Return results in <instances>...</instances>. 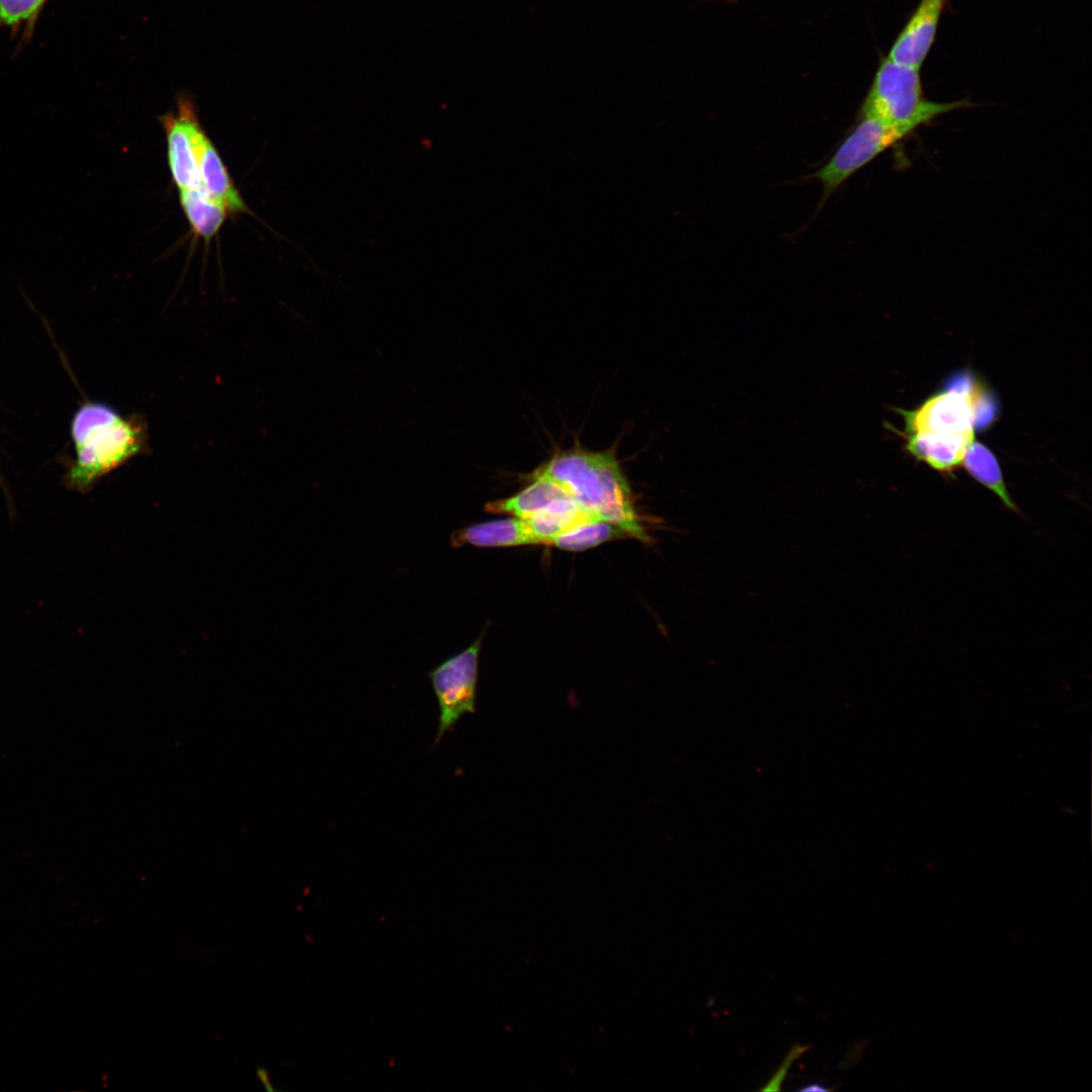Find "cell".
Instances as JSON below:
<instances>
[{
  "label": "cell",
  "mask_w": 1092,
  "mask_h": 1092,
  "mask_svg": "<svg viewBox=\"0 0 1092 1092\" xmlns=\"http://www.w3.org/2000/svg\"><path fill=\"white\" fill-rule=\"evenodd\" d=\"M534 473L554 480L597 519L616 525L629 537L649 541L633 506L629 483L613 453L561 451Z\"/></svg>",
  "instance_id": "obj_1"
},
{
  "label": "cell",
  "mask_w": 1092,
  "mask_h": 1092,
  "mask_svg": "<svg viewBox=\"0 0 1092 1092\" xmlns=\"http://www.w3.org/2000/svg\"><path fill=\"white\" fill-rule=\"evenodd\" d=\"M72 439L76 460L68 484L88 490L98 479L143 453L147 429L138 418H124L110 405L88 402L73 418Z\"/></svg>",
  "instance_id": "obj_2"
},
{
  "label": "cell",
  "mask_w": 1092,
  "mask_h": 1092,
  "mask_svg": "<svg viewBox=\"0 0 1092 1092\" xmlns=\"http://www.w3.org/2000/svg\"><path fill=\"white\" fill-rule=\"evenodd\" d=\"M919 71L883 60L860 113L912 133L939 115L970 106L968 100L940 103L925 99Z\"/></svg>",
  "instance_id": "obj_3"
},
{
  "label": "cell",
  "mask_w": 1092,
  "mask_h": 1092,
  "mask_svg": "<svg viewBox=\"0 0 1092 1092\" xmlns=\"http://www.w3.org/2000/svg\"><path fill=\"white\" fill-rule=\"evenodd\" d=\"M911 133L886 122L860 114L858 123L842 141L827 163L810 175L823 188L821 203L827 200L854 173L890 147Z\"/></svg>",
  "instance_id": "obj_4"
},
{
  "label": "cell",
  "mask_w": 1092,
  "mask_h": 1092,
  "mask_svg": "<svg viewBox=\"0 0 1092 1092\" xmlns=\"http://www.w3.org/2000/svg\"><path fill=\"white\" fill-rule=\"evenodd\" d=\"M482 638L483 632L463 651L442 661L428 673L439 706L436 743L463 715L475 711Z\"/></svg>",
  "instance_id": "obj_5"
},
{
  "label": "cell",
  "mask_w": 1092,
  "mask_h": 1092,
  "mask_svg": "<svg viewBox=\"0 0 1092 1092\" xmlns=\"http://www.w3.org/2000/svg\"><path fill=\"white\" fill-rule=\"evenodd\" d=\"M980 384L968 374L950 380L948 387L912 411H900L905 432L974 435V400Z\"/></svg>",
  "instance_id": "obj_6"
},
{
  "label": "cell",
  "mask_w": 1092,
  "mask_h": 1092,
  "mask_svg": "<svg viewBox=\"0 0 1092 1092\" xmlns=\"http://www.w3.org/2000/svg\"><path fill=\"white\" fill-rule=\"evenodd\" d=\"M177 111L182 115L196 160L201 187L220 201L230 213L248 210L215 147L201 127L192 102L178 100Z\"/></svg>",
  "instance_id": "obj_7"
},
{
  "label": "cell",
  "mask_w": 1092,
  "mask_h": 1092,
  "mask_svg": "<svg viewBox=\"0 0 1092 1092\" xmlns=\"http://www.w3.org/2000/svg\"><path fill=\"white\" fill-rule=\"evenodd\" d=\"M945 0H921L894 41L888 59L920 70L935 38Z\"/></svg>",
  "instance_id": "obj_8"
},
{
  "label": "cell",
  "mask_w": 1092,
  "mask_h": 1092,
  "mask_svg": "<svg viewBox=\"0 0 1092 1092\" xmlns=\"http://www.w3.org/2000/svg\"><path fill=\"white\" fill-rule=\"evenodd\" d=\"M536 544L538 542L524 520L515 517L472 524L456 529L450 535L453 548L464 545L495 548Z\"/></svg>",
  "instance_id": "obj_9"
},
{
  "label": "cell",
  "mask_w": 1092,
  "mask_h": 1092,
  "mask_svg": "<svg viewBox=\"0 0 1092 1092\" xmlns=\"http://www.w3.org/2000/svg\"><path fill=\"white\" fill-rule=\"evenodd\" d=\"M974 435L933 432L906 433V450L917 460L942 473H951L962 465Z\"/></svg>",
  "instance_id": "obj_10"
},
{
  "label": "cell",
  "mask_w": 1092,
  "mask_h": 1092,
  "mask_svg": "<svg viewBox=\"0 0 1092 1092\" xmlns=\"http://www.w3.org/2000/svg\"><path fill=\"white\" fill-rule=\"evenodd\" d=\"M165 129L168 163L172 178L179 190L200 188V178L191 142L182 115L165 114L161 117Z\"/></svg>",
  "instance_id": "obj_11"
},
{
  "label": "cell",
  "mask_w": 1092,
  "mask_h": 1092,
  "mask_svg": "<svg viewBox=\"0 0 1092 1092\" xmlns=\"http://www.w3.org/2000/svg\"><path fill=\"white\" fill-rule=\"evenodd\" d=\"M593 520L600 519L586 512L567 494L524 519V522L538 544L551 545L556 538Z\"/></svg>",
  "instance_id": "obj_12"
},
{
  "label": "cell",
  "mask_w": 1092,
  "mask_h": 1092,
  "mask_svg": "<svg viewBox=\"0 0 1092 1092\" xmlns=\"http://www.w3.org/2000/svg\"><path fill=\"white\" fill-rule=\"evenodd\" d=\"M530 478L532 482L521 491L507 498L488 502L484 511L524 520L568 494L558 483L545 475L533 473Z\"/></svg>",
  "instance_id": "obj_13"
},
{
  "label": "cell",
  "mask_w": 1092,
  "mask_h": 1092,
  "mask_svg": "<svg viewBox=\"0 0 1092 1092\" xmlns=\"http://www.w3.org/2000/svg\"><path fill=\"white\" fill-rule=\"evenodd\" d=\"M180 203L195 236L209 241L220 230L230 211L202 187L180 190Z\"/></svg>",
  "instance_id": "obj_14"
},
{
  "label": "cell",
  "mask_w": 1092,
  "mask_h": 1092,
  "mask_svg": "<svg viewBox=\"0 0 1092 1092\" xmlns=\"http://www.w3.org/2000/svg\"><path fill=\"white\" fill-rule=\"evenodd\" d=\"M962 464L975 480L993 491L1008 510L1019 514L1007 489L999 462L988 447L974 438L968 445Z\"/></svg>",
  "instance_id": "obj_15"
},
{
  "label": "cell",
  "mask_w": 1092,
  "mask_h": 1092,
  "mask_svg": "<svg viewBox=\"0 0 1092 1092\" xmlns=\"http://www.w3.org/2000/svg\"><path fill=\"white\" fill-rule=\"evenodd\" d=\"M626 537L629 535L616 525L593 520L556 538L551 545L560 550L577 552Z\"/></svg>",
  "instance_id": "obj_16"
},
{
  "label": "cell",
  "mask_w": 1092,
  "mask_h": 1092,
  "mask_svg": "<svg viewBox=\"0 0 1092 1092\" xmlns=\"http://www.w3.org/2000/svg\"><path fill=\"white\" fill-rule=\"evenodd\" d=\"M810 1048H811V1045H808V1044H800V1043L793 1044L791 1050L788 1052L786 1058L782 1062L781 1066L779 1067V1069L771 1076V1078L767 1081L765 1086L762 1087L760 1090L761 1091H777V1090H780L781 1085H782L783 1081L785 1080V1078H786L792 1064L799 1057H801L805 1052H807Z\"/></svg>",
  "instance_id": "obj_17"
},
{
  "label": "cell",
  "mask_w": 1092,
  "mask_h": 1092,
  "mask_svg": "<svg viewBox=\"0 0 1092 1092\" xmlns=\"http://www.w3.org/2000/svg\"><path fill=\"white\" fill-rule=\"evenodd\" d=\"M797 1090L801 1091V1092H811V1091L824 1092V1091H830V1090H832V1088L827 1087L825 1084H823L821 1082L814 1081V1082H809V1083L804 1084L803 1086L799 1087Z\"/></svg>",
  "instance_id": "obj_18"
},
{
  "label": "cell",
  "mask_w": 1092,
  "mask_h": 1092,
  "mask_svg": "<svg viewBox=\"0 0 1092 1092\" xmlns=\"http://www.w3.org/2000/svg\"><path fill=\"white\" fill-rule=\"evenodd\" d=\"M257 1077L267 1091H274V1087L271 1085L268 1072L263 1067L257 1068Z\"/></svg>",
  "instance_id": "obj_19"
},
{
  "label": "cell",
  "mask_w": 1092,
  "mask_h": 1092,
  "mask_svg": "<svg viewBox=\"0 0 1092 1092\" xmlns=\"http://www.w3.org/2000/svg\"><path fill=\"white\" fill-rule=\"evenodd\" d=\"M38 1H40V2L44 3V2L47 1V0H38Z\"/></svg>",
  "instance_id": "obj_20"
}]
</instances>
